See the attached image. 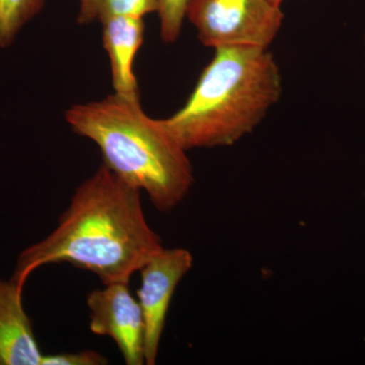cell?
Segmentation results:
<instances>
[{
  "instance_id": "14",
  "label": "cell",
  "mask_w": 365,
  "mask_h": 365,
  "mask_svg": "<svg viewBox=\"0 0 365 365\" xmlns=\"http://www.w3.org/2000/svg\"><path fill=\"white\" fill-rule=\"evenodd\" d=\"M269 1L273 2V4H277V6H281L284 0H269Z\"/></svg>"
},
{
  "instance_id": "4",
  "label": "cell",
  "mask_w": 365,
  "mask_h": 365,
  "mask_svg": "<svg viewBox=\"0 0 365 365\" xmlns=\"http://www.w3.org/2000/svg\"><path fill=\"white\" fill-rule=\"evenodd\" d=\"M186 19L206 47L269 49L284 14L269 0H190Z\"/></svg>"
},
{
  "instance_id": "1",
  "label": "cell",
  "mask_w": 365,
  "mask_h": 365,
  "mask_svg": "<svg viewBox=\"0 0 365 365\" xmlns=\"http://www.w3.org/2000/svg\"><path fill=\"white\" fill-rule=\"evenodd\" d=\"M140 193L103 163L79 185L51 234L21 252L11 279L24 289L37 269L68 263L104 285L129 283L163 248L144 215Z\"/></svg>"
},
{
  "instance_id": "7",
  "label": "cell",
  "mask_w": 365,
  "mask_h": 365,
  "mask_svg": "<svg viewBox=\"0 0 365 365\" xmlns=\"http://www.w3.org/2000/svg\"><path fill=\"white\" fill-rule=\"evenodd\" d=\"M23 288L0 279V365H41L43 354L23 306Z\"/></svg>"
},
{
  "instance_id": "2",
  "label": "cell",
  "mask_w": 365,
  "mask_h": 365,
  "mask_svg": "<svg viewBox=\"0 0 365 365\" xmlns=\"http://www.w3.org/2000/svg\"><path fill=\"white\" fill-rule=\"evenodd\" d=\"M282 91L269 49L218 48L185 105L160 123L186 151L228 148L261 124Z\"/></svg>"
},
{
  "instance_id": "6",
  "label": "cell",
  "mask_w": 365,
  "mask_h": 365,
  "mask_svg": "<svg viewBox=\"0 0 365 365\" xmlns=\"http://www.w3.org/2000/svg\"><path fill=\"white\" fill-rule=\"evenodd\" d=\"M128 284L112 283L88 295L90 329L95 335L114 340L125 364L143 365L145 364L143 314Z\"/></svg>"
},
{
  "instance_id": "10",
  "label": "cell",
  "mask_w": 365,
  "mask_h": 365,
  "mask_svg": "<svg viewBox=\"0 0 365 365\" xmlns=\"http://www.w3.org/2000/svg\"><path fill=\"white\" fill-rule=\"evenodd\" d=\"M190 0H158L160 38L165 44H173L181 35Z\"/></svg>"
},
{
  "instance_id": "3",
  "label": "cell",
  "mask_w": 365,
  "mask_h": 365,
  "mask_svg": "<svg viewBox=\"0 0 365 365\" xmlns=\"http://www.w3.org/2000/svg\"><path fill=\"white\" fill-rule=\"evenodd\" d=\"M66 120L76 133L97 144L108 169L145 191L162 212L176 208L195 182L187 151L160 120L144 113L140 101L113 93L71 106Z\"/></svg>"
},
{
  "instance_id": "12",
  "label": "cell",
  "mask_w": 365,
  "mask_h": 365,
  "mask_svg": "<svg viewBox=\"0 0 365 365\" xmlns=\"http://www.w3.org/2000/svg\"><path fill=\"white\" fill-rule=\"evenodd\" d=\"M107 359L98 352L85 350L76 353L43 355L41 365H104Z\"/></svg>"
},
{
  "instance_id": "15",
  "label": "cell",
  "mask_w": 365,
  "mask_h": 365,
  "mask_svg": "<svg viewBox=\"0 0 365 365\" xmlns=\"http://www.w3.org/2000/svg\"><path fill=\"white\" fill-rule=\"evenodd\" d=\"M364 48H365V34H364Z\"/></svg>"
},
{
  "instance_id": "8",
  "label": "cell",
  "mask_w": 365,
  "mask_h": 365,
  "mask_svg": "<svg viewBox=\"0 0 365 365\" xmlns=\"http://www.w3.org/2000/svg\"><path fill=\"white\" fill-rule=\"evenodd\" d=\"M102 25L103 45L109 55L114 93L140 101L133 63L143 42V19L116 16L103 21Z\"/></svg>"
},
{
  "instance_id": "9",
  "label": "cell",
  "mask_w": 365,
  "mask_h": 365,
  "mask_svg": "<svg viewBox=\"0 0 365 365\" xmlns=\"http://www.w3.org/2000/svg\"><path fill=\"white\" fill-rule=\"evenodd\" d=\"M47 0H0V48L13 45L21 29L42 11Z\"/></svg>"
},
{
  "instance_id": "13",
  "label": "cell",
  "mask_w": 365,
  "mask_h": 365,
  "mask_svg": "<svg viewBox=\"0 0 365 365\" xmlns=\"http://www.w3.org/2000/svg\"><path fill=\"white\" fill-rule=\"evenodd\" d=\"M78 14L76 21L78 25H88L98 20L102 0H78Z\"/></svg>"
},
{
  "instance_id": "11",
  "label": "cell",
  "mask_w": 365,
  "mask_h": 365,
  "mask_svg": "<svg viewBox=\"0 0 365 365\" xmlns=\"http://www.w3.org/2000/svg\"><path fill=\"white\" fill-rule=\"evenodd\" d=\"M158 11V0H102L98 21L103 23L116 16L143 19Z\"/></svg>"
},
{
  "instance_id": "5",
  "label": "cell",
  "mask_w": 365,
  "mask_h": 365,
  "mask_svg": "<svg viewBox=\"0 0 365 365\" xmlns=\"http://www.w3.org/2000/svg\"><path fill=\"white\" fill-rule=\"evenodd\" d=\"M193 266V256L185 248L165 247L139 270L141 285L137 292L144 321V359L157 364L165 319L178 285Z\"/></svg>"
}]
</instances>
